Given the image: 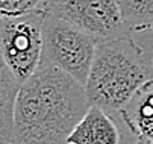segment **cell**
<instances>
[{
	"instance_id": "cell-12",
	"label": "cell",
	"mask_w": 153,
	"mask_h": 144,
	"mask_svg": "<svg viewBox=\"0 0 153 144\" xmlns=\"http://www.w3.org/2000/svg\"><path fill=\"white\" fill-rule=\"evenodd\" d=\"M6 144H23V143H18V141H15V140H12V138H11Z\"/></svg>"
},
{
	"instance_id": "cell-11",
	"label": "cell",
	"mask_w": 153,
	"mask_h": 144,
	"mask_svg": "<svg viewBox=\"0 0 153 144\" xmlns=\"http://www.w3.org/2000/svg\"><path fill=\"white\" fill-rule=\"evenodd\" d=\"M135 144H152V143H149V141H146V140H141V138H137Z\"/></svg>"
},
{
	"instance_id": "cell-10",
	"label": "cell",
	"mask_w": 153,
	"mask_h": 144,
	"mask_svg": "<svg viewBox=\"0 0 153 144\" xmlns=\"http://www.w3.org/2000/svg\"><path fill=\"white\" fill-rule=\"evenodd\" d=\"M46 8L47 0H0V17L21 15Z\"/></svg>"
},
{
	"instance_id": "cell-1",
	"label": "cell",
	"mask_w": 153,
	"mask_h": 144,
	"mask_svg": "<svg viewBox=\"0 0 153 144\" xmlns=\"http://www.w3.org/2000/svg\"><path fill=\"white\" fill-rule=\"evenodd\" d=\"M91 106L85 85L50 64L20 85L12 140L23 144H65Z\"/></svg>"
},
{
	"instance_id": "cell-4",
	"label": "cell",
	"mask_w": 153,
	"mask_h": 144,
	"mask_svg": "<svg viewBox=\"0 0 153 144\" xmlns=\"http://www.w3.org/2000/svg\"><path fill=\"white\" fill-rule=\"evenodd\" d=\"M46 12V9H38L0 17V56L20 84L26 82L41 64Z\"/></svg>"
},
{
	"instance_id": "cell-7",
	"label": "cell",
	"mask_w": 153,
	"mask_h": 144,
	"mask_svg": "<svg viewBox=\"0 0 153 144\" xmlns=\"http://www.w3.org/2000/svg\"><path fill=\"white\" fill-rule=\"evenodd\" d=\"M118 114L137 138L153 144V79L146 82Z\"/></svg>"
},
{
	"instance_id": "cell-8",
	"label": "cell",
	"mask_w": 153,
	"mask_h": 144,
	"mask_svg": "<svg viewBox=\"0 0 153 144\" xmlns=\"http://www.w3.org/2000/svg\"><path fill=\"white\" fill-rule=\"evenodd\" d=\"M20 82L0 56V144H6L12 138L15 100Z\"/></svg>"
},
{
	"instance_id": "cell-13",
	"label": "cell",
	"mask_w": 153,
	"mask_h": 144,
	"mask_svg": "<svg viewBox=\"0 0 153 144\" xmlns=\"http://www.w3.org/2000/svg\"><path fill=\"white\" fill-rule=\"evenodd\" d=\"M47 2H52V0H47Z\"/></svg>"
},
{
	"instance_id": "cell-5",
	"label": "cell",
	"mask_w": 153,
	"mask_h": 144,
	"mask_svg": "<svg viewBox=\"0 0 153 144\" xmlns=\"http://www.w3.org/2000/svg\"><path fill=\"white\" fill-rule=\"evenodd\" d=\"M46 11L71 23L97 43L132 35L117 0H52Z\"/></svg>"
},
{
	"instance_id": "cell-14",
	"label": "cell",
	"mask_w": 153,
	"mask_h": 144,
	"mask_svg": "<svg viewBox=\"0 0 153 144\" xmlns=\"http://www.w3.org/2000/svg\"><path fill=\"white\" fill-rule=\"evenodd\" d=\"M65 144H67V143H65Z\"/></svg>"
},
{
	"instance_id": "cell-2",
	"label": "cell",
	"mask_w": 153,
	"mask_h": 144,
	"mask_svg": "<svg viewBox=\"0 0 153 144\" xmlns=\"http://www.w3.org/2000/svg\"><path fill=\"white\" fill-rule=\"evenodd\" d=\"M153 79V61L132 35L100 41L85 84L91 105L118 114L134 94Z\"/></svg>"
},
{
	"instance_id": "cell-6",
	"label": "cell",
	"mask_w": 153,
	"mask_h": 144,
	"mask_svg": "<svg viewBox=\"0 0 153 144\" xmlns=\"http://www.w3.org/2000/svg\"><path fill=\"white\" fill-rule=\"evenodd\" d=\"M67 144H121V134L111 114L91 105L73 129Z\"/></svg>"
},
{
	"instance_id": "cell-9",
	"label": "cell",
	"mask_w": 153,
	"mask_h": 144,
	"mask_svg": "<svg viewBox=\"0 0 153 144\" xmlns=\"http://www.w3.org/2000/svg\"><path fill=\"white\" fill-rule=\"evenodd\" d=\"M130 32L153 29V0H117Z\"/></svg>"
},
{
	"instance_id": "cell-3",
	"label": "cell",
	"mask_w": 153,
	"mask_h": 144,
	"mask_svg": "<svg viewBox=\"0 0 153 144\" xmlns=\"http://www.w3.org/2000/svg\"><path fill=\"white\" fill-rule=\"evenodd\" d=\"M97 41L77 29L64 18L46 12L42 26V56L41 64H50L86 84Z\"/></svg>"
}]
</instances>
